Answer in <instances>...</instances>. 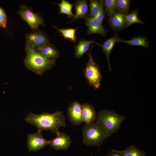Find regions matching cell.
<instances>
[{
	"label": "cell",
	"mask_w": 156,
	"mask_h": 156,
	"mask_svg": "<svg viewBox=\"0 0 156 156\" xmlns=\"http://www.w3.org/2000/svg\"><path fill=\"white\" fill-rule=\"evenodd\" d=\"M65 117L60 111H57L53 113L43 112L40 114H35L29 112L24 119L26 122L34 125L38 130H50L56 133L59 131L61 127H65Z\"/></svg>",
	"instance_id": "cell-1"
},
{
	"label": "cell",
	"mask_w": 156,
	"mask_h": 156,
	"mask_svg": "<svg viewBox=\"0 0 156 156\" xmlns=\"http://www.w3.org/2000/svg\"><path fill=\"white\" fill-rule=\"evenodd\" d=\"M25 49L26 53L24 61L25 66L33 73L42 75L55 65V59L47 58L26 42Z\"/></svg>",
	"instance_id": "cell-2"
},
{
	"label": "cell",
	"mask_w": 156,
	"mask_h": 156,
	"mask_svg": "<svg viewBox=\"0 0 156 156\" xmlns=\"http://www.w3.org/2000/svg\"><path fill=\"white\" fill-rule=\"evenodd\" d=\"M82 132L83 143L87 146H99L109 136L105 129L97 120L90 124L83 126Z\"/></svg>",
	"instance_id": "cell-3"
},
{
	"label": "cell",
	"mask_w": 156,
	"mask_h": 156,
	"mask_svg": "<svg viewBox=\"0 0 156 156\" xmlns=\"http://www.w3.org/2000/svg\"><path fill=\"white\" fill-rule=\"evenodd\" d=\"M125 118L124 116L113 110L102 109L97 115L96 120L102 125L110 136L118 131Z\"/></svg>",
	"instance_id": "cell-4"
},
{
	"label": "cell",
	"mask_w": 156,
	"mask_h": 156,
	"mask_svg": "<svg viewBox=\"0 0 156 156\" xmlns=\"http://www.w3.org/2000/svg\"><path fill=\"white\" fill-rule=\"evenodd\" d=\"M93 47H92L88 53V60L85 68L84 74L89 84L94 89H97L100 86L102 77L99 67L91 54V50Z\"/></svg>",
	"instance_id": "cell-5"
},
{
	"label": "cell",
	"mask_w": 156,
	"mask_h": 156,
	"mask_svg": "<svg viewBox=\"0 0 156 156\" xmlns=\"http://www.w3.org/2000/svg\"><path fill=\"white\" fill-rule=\"evenodd\" d=\"M17 14L27 23L32 30L38 29L40 25L45 26L43 18L38 13L34 12L31 6L21 5Z\"/></svg>",
	"instance_id": "cell-6"
},
{
	"label": "cell",
	"mask_w": 156,
	"mask_h": 156,
	"mask_svg": "<svg viewBox=\"0 0 156 156\" xmlns=\"http://www.w3.org/2000/svg\"><path fill=\"white\" fill-rule=\"evenodd\" d=\"M25 37L26 42L35 49L51 44L46 34L39 28L26 34Z\"/></svg>",
	"instance_id": "cell-7"
},
{
	"label": "cell",
	"mask_w": 156,
	"mask_h": 156,
	"mask_svg": "<svg viewBox=\"0 0 156 156\" xmlns=\"http://www.w3.org/2000/svg\"><path fill=\"white\" fill-rule=\"evenodd\" d=\"M41 131L38 130L27 136V147L29 151L37 152L48 145L49 140L43 137Z\"/></svg>",
	"instance_id": "cell-8"
},
{
	"label": "cell",
	"mask_w": 156,
	"mask_h": 156,
	"mask_svg": "<svg viewBox=\"0 0 156 156\" xmlns=\"http://www.w3.org/2000/svg\"><path fill=\"white\" fill-rule=\"evenodd\" d=\"M56 134V137L49 140L48 145L56 151L68 150L71 143L70 137L65 133L60 131Z\"/></svg>",
	"instance_id": "cell-9"
},
{
	"label": "cell",
	"mask_w": 156,
	"mask_h": 156,
	"mask_svg": "<svg viewBox=\"0 0 156 156\" xmlns=\"http://www.w3.org/2000/svg\"><path fill=\"white\" fill-rule=\"evenodd\" d=\"M69 120L73 125L78 126L83 122L81 110V105L78 102H72L69 105L67 111Z\"/></svg>",
	"instance_id": "cell-10"
},
{
	"label": "cell",
	"mask_w": 156,
	"mask_h": 156,
	"mask_svg": "<svg viewBox=\"0 0 156 156\" xmlns=\"http://www.w3.org/2000/svg\"><path fill=\"white\" fill-rule=\"evenodd\" d=\"M81 110L83 122L86 125L90 124L96 120L97 114L94 107L91 104L84 103L81 105Z\"/></svg>",
	"instance_id": "cell-11"
},
{
	"label": "cell",
	"mask_w": 156,
	"mask_h": 156,
	"mask_svg": "<svg viewBox=\"0 0 156 156\" xmlns=\"http://www.w3.org/2000/svg\"><path fill=\"white\" fill-rule=\"evenodd\" d=\"M85 19V25L87 26L88 34H99L104 37L108 32V30L105 29L102 24L99 23L88 16Z\"/></svg>",
	"instance_id": "cell-12"
},
{
	"label": "cell",
	"mask_w": 156,
	"mask_h": 156,
	"mask_svg": "<svg viewBox=\"0 0 156 156\" xmlns=\"http://www.w3.org/2000/svg\"><path fill=\"white\" fill-rule=\"evenodd\" d=\"M108 23L115 30H120L127 27V23L125 15L117 10L109 18Z\"/></svg>",
	"instance_id": "cell-13"
},
{
	"label": "cell",
	"mask_w": 156,
	"mask_h": 156,
	"mask_svg": "<svg viewBox=\"0 0 156 156\" xmlns=\"http://www.w3.org/2000/svg\"><path fill=\"white\" fill-rule=\"evenodd\" d=\"M120 39L118 34L115 32L112 36L104 42L102 44L100 45V46L102 48V50L105 54L109 69L110 71H111L112 70L110 64V55L115 44Z\"/></svg>",
	"instance_id": "cell-14"
},
{
	"label": "cell",
	"mask_w": 156,
	"mask_h": 156,
	"mask_svg": "<svg viewBox=\"0 0 156 156\" xmlns=\"http://www.w3.org/2000/svg\"><path fill=\"white\" fill-rule=\"evenodd\" d=\"M88 1L86 0H79L75 4V14L72 20L68 22L72 23L79 19H85L88 12Z\"/></svg>",
	"instance_id": "cell-15"
},
{
	"label": "cell",
	"mask_w": 156,
	"mask_h": 156,
	"mask_svg": "<svg viewBox=\"0 0 156 156\" xmlns=\"http://www.w3.org/2000/svg\"><path fill=\"white\" fill-rule=\"evenodd\" d=\"M94 43L100 46V44L95 42L94 40H86L81 39L77 44L75 46V55L76 58L79 59L89 49L90 45Z\"/></svg>",
	"instance_id": "cell-16"
},
{
	"label": "cell",
	"mask_w": 156,
	"mask_h": 156,
	"mask_svg": "<svg viewBox=\"0 0 156 156\" xmlns=\"http://www.w3.org/2000/svg\"><path fill=\"white\" fill-rule=\"evenodd\" d=\"M35 49L44 57L49 59H56L60 55L58 50L51 43L40 47Z\"/></svg>",
	"instance_id": "cell-17"
},
{
	"label": "cell",
	"mask_w": 156,
	"mask_h": 156,
	"mask_svg": "<svg viewBox=\"0 0 156 156\" xmlns=\"http://www.w3.org/2000/svg\"><path fill=\"white\" fill-rule=\"evenodd\" d=\"M118 43H125L131 46H138L148 48L149 42L146 38L145 36H139L132 38L128 40H122L120 39L117 42Z\"/></svg>",
	"instance_id": "cell-18"
},
{
	"label": "cell",
	"mask_w": 156,
	"mask_h": 156,
	"mask_svg": "<svg viewBox=\"0 0 156 156\" xmlns=\"http://www.w3.org/2000/svg\"><path fill=\"white\" fill-rule=\"evenodd\" d=\"M123 156H146V152L134 145H131L122 150H116Z\"/></svg>",
	"instance_id": "cell-19"
},
{
	"label": "cell",
	"mask_w": 156,
	"mask_h": 156,
	"mask_svg": "<svg viewBox=\"0 0 156 156\" xmlns=\"http://www.w3.org/2000/svg\"><path fill=\"white\" fill-rule=\"evenodd\" d=\"M53 27L58 30L65 38L68 39L73 42L75 43L77 41V38L75 35V31L80 26L76 28L60 29L57 26L53 25Z\"/></svg>",
	"instance_id": "cell-20"
},
{
	"label": "cell",
	"mask_w": 156,
	"mask_h": 156,
	"mask_svg": "<svg viewBox=\"0 0 156 156\" xmlns=\"http://www.w3.org/2000/svg\"><path fill=\"white\" fill-rule=\"evenodd\" d=\"M55 4L57 5L60 7L59 14H66L69 18L74 17L75 14L72 12V9L74 4L65 0H62L59 3Z\"/></svg>",
	"instance_id": "cell-21"
},
{
	"label": "cell",
	"mask_w": 156,
	"mask_h": 156,
	"mask_svg": "<svg viewBox=\"0 0 156 156\" xmlns=\"http://www.w3.org/2000/svg\"><path fill=\"white\" fill-rule=\"evenodd\" d=\"M138 9L137 8L135 10H133L129 14L128 13L126 15H125L127 23L126 27L135 23L144 24V22L140 20L138 18Z\"/></svg>",
	"instance_id": "cell-22"
},
{
	"label": "cell",
	"mask_w": 156,
	"mask_h": 156,
	"mask_svg": "<svg viewBox=\"0 0 156 156\" xmlns=\"http://www.w3.org/2000/svg\"><path fill=\"white\" fill-rule=\"evenodd\" d=\"M89 2L90 9L88 17L93 18L103 6V0H90L89 1Z\"/></svg>",
	"instance_id": "cell-23"
},
{
	"label": "cell",
	"mask_w": 156,
	"mask_h": 156,
	"mask_svg": "<svg viewBox=\"0 0 156 156\" xmlns=\"http://www.w3.org/2000/svg\"><path fill=\"white\" fill-rule=\"evenodd\" d=\"M130 0H116V9L125 15L128 14L130 9Z\"/></svg>",
	"instance_id": "cell-24"
},
{
	"label": "cell",
	"mask_w": 156,
	"mask_h": 156,
	"mask_svg": "<svg viewBox=\"0 0 156 156\" xmlns=\"http://www.w3.org/2000/svg\"><path fill=\"white\" fill-rule=\"evenodd\" d=\"M116 0H104L103 1V5L107 15L110 18L116 10Z\"/></svg>",
	"instance_id": "cell-25"
},
{
	"label": "cell",
	"mask_w": 156,
	"mask_h": 156,
	"mask_svg": "<svg viewBox=\"0 0 156 156\" xmlns=\"http://www.w3.org/2000/svg\"><path fill=\"white\" fill-rule=\"evenodd\" d=\"M7 17L4 10L0 7V27L5 29L6 27Z\"/></svg>",
	"instance_id": "cell-26"
},
{
	"label": "cell",
	"mask_w": 156,
	"mask_h": 156,
	"mask_svg": "<svg viewBox=\"0 0 156 156\" xmlns=\"http://www.w3.org/2000/svg\"><path fill=\"white\" fill-rule=\"evenodd\" d=\"M105 12L103 6L96 15L92 19L97 22L102 24L103 20L105 18Z\"/></svg>",
	"instance_id": "cell-27"
},
{
	"label": "cell",
	"mask_w": 156,
	"mask_h": 156,
	"mask_svg": "<svg viewBox=\"0 0 156 156\" xmlns=\"http://www.w3.org/2000/svg\"><path fill=\"white\" fill-rule=\"evenodd\" d=\"M106 156H123L121 153L118 152L116 150L112 149L109 152Z\"/></svg>",
	"instance_id": "cell-28"
}]
</instances>
